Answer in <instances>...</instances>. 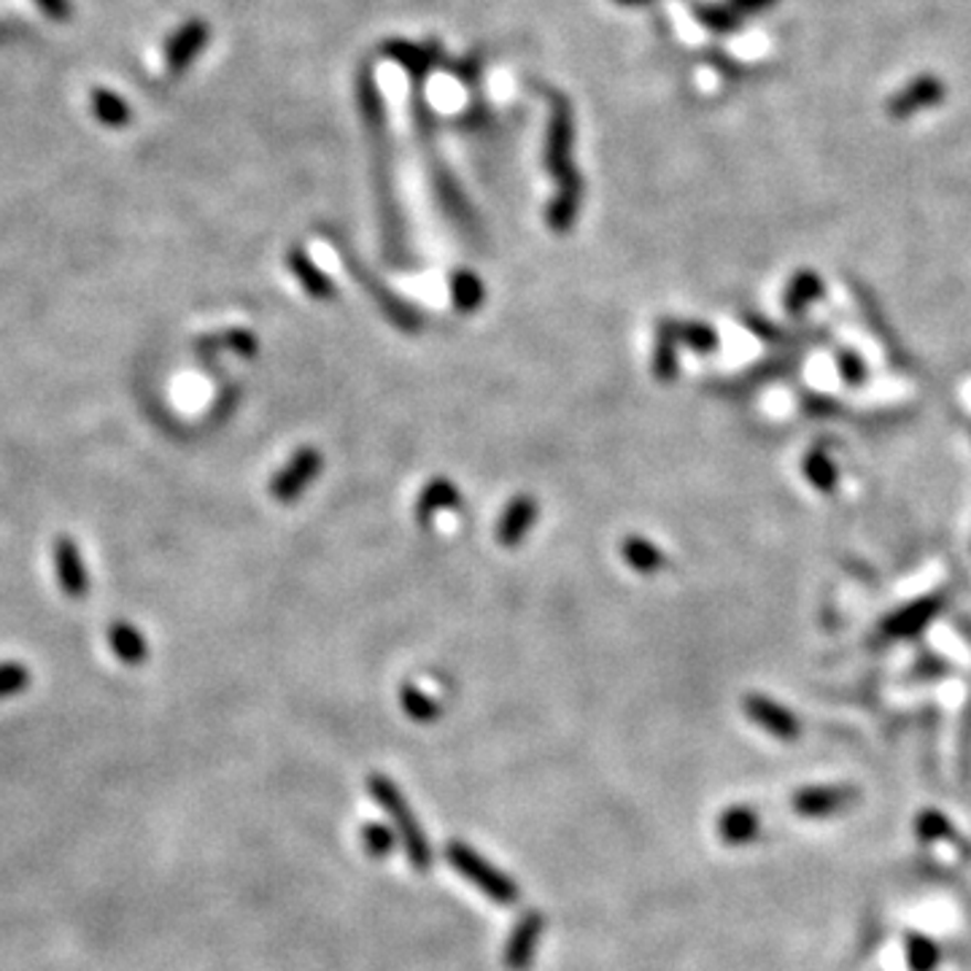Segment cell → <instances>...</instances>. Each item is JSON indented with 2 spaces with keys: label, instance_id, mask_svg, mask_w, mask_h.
I'll use <instances>...</instances> for the list:
<instances>
[{
  "label": "cell",
  "instance_id": "cell-1",
  "mask_svg": "<svg viewBox=\"0 0 971 971\" xmlns=\"http://www.w3.org/2000/svg\"><path fill=\"white\" fill-rule=\"evenodd\" d=\"M357 103H359V114H362L365 122V133H368L372 146V168H376V173H372V184H376V194H378L383 238H387L392 254L402 256V249H405V228H402L400 205H397V194H394L392 144H389L387 106H383L376 73H372V68H368V65L359 71Z\"/></svg>",
  "mask_w": 971,
  "mask_h": 971
},
{
  "label": "cell",
  "instance_id": "cell-2",
  "mask_svg": "<svg viewBox=\"0 0 971 971\" xmlns=\"http://www.w3.org/2000/svg\"><path fill=\"white\" fill-rule=\"evenodd\" d=\"M368 793L372 796V802L383 810V815L392 821V828L397 840H400V847L405 851V858L408 864H411V869L419 872V875L432 872L435 853H432L430 840H426L424 828H421L416 812H413L405 793L397 788L392 778H387V774L381 772H372L368 778Z\"/></svg>",
  "mask_w": 971,
  "mask_h": 971
},
{
  "label": "cell",
  "instance_id": "cell-3",
  "mask_svg": "<svg viewBox=\"0 0 971 971\" xmlns=\"http://www.w3.org/2000/svg\"><path fill=\"white\" fill-rule=\"evenodd\" d=\"M572 140H576L572 108L564 97H556L546 136V170L559 184L556 194L583 203V179H580L576 162H572Z\"/></svg>",
  "mask_w": 971,
  "mask_h": 971
},
{
  "label": "cell",
  "instance_id": "cell-4",
  "mask_svg": "<svg viewBox=\"0 0 971 971\" xmlns=\"http://www.w3.org/2000/svg\"><path fill=\"white\" fill-rule=\"evenodd\" d=\"M445 861L456 875L467 879L475 890L486 896L488 901L499 907H513L521 901V888L510 875H505L499 866H494L486 856H481L475 847H469L464 840H451L443 851Z\"/></svg>",
  "mask_w": 971,
  "mask_h": 971
},
{
  "label": "cell",
  "instance_id": "cell-5",
  "mask_svg": "<svg viewBox=\"0 0 971 971\" xmlns=\"http://www.w3.org/2000/svg\"><path fill=\"white\" fill-rule=\"evenodd\" d=\"M861 802V791L851 783H808L791 793L788 804L804 821H828L845 815Z\"/></svg>",
  "mask_w": 971,
  "mask_h": 971
},
{
  "label": "cell",
  "instance_id": "cell-6",
  "mask_svg": "<svg viewBox=\"0 0 971 971\" xmlns=\"http://www.w3.org/2000/svg\"><path fill=\"white\" fill-rule=\"evenodd\" d=\"M742 713L750 724L759 726L761 731H767L772 740L785 745L802 740V720L796 718V713L788 710L783 701L772 699V696L748 694L742 699Z\"/></svg>",
  "mask_w": 971,
  "mask_h": 971
},
{
  "label": "cell",
  "instance_id": "cell-7",
  "mask_svg": "<svg viewBox=\"0 0 971 971\" xmlns=\"http://www.w3.org/2000/svg\"><path fill=\"white\" fill-rule=\"evenodd\" d=\"M542 933H546V915L537 912V909H527V912L513 923L508 939H505V950H503L505 969L529 971L537 956V944L542 942Z\"/></svg>",
  "mask_w": 971,
  "mask_h": 971
},
{
  "label": "cell",
  "instance_id": "cell-8",
  "mask_svg": "<svg viewBox=\"0 0 971 971\" xmlns=\"http://www.w3.org/2000/svg\"><path fill=\"white\" fill-rule=\"evenodd\" d=\"M321 464H324L321 454L316 448H310V445L295 451V456L286 462V467L278 469L276 478L271 481L273 499H276V503H281V505L297 503L305 488H308L316 481Z\"/></svg>",
  "mask_w": 971,
  "mask_h": 971
},
{
  "label": "cell",
  "instance_id": "cell-9",
  "mask_svg": "<svg viewBox=\"0 0 971 971\" xmlns=\"http://www.w3.org/2000/svg\"><path fill=\"white\" fill-rule=\"evenodd\" d=\"M763 832V817L761 810L753 808L748 802H737L729 804V808L720 810L718 821H716V834L718 840L724 842L726 847H750L759 842V836Z\"/></svg>",
  "mask_w": 971,
  "mask_h": 971
},
{
  "label": "cell",
  "instance_id": "cell-10",
  "mask_svg": "<svg viewBox=\"0 0 971 971\" xmlns=\"http://www.w3.org/2000/svg\"><path fill=\"white\" fill-rule=\"evenodd\" d=\"M209 35L211 30L203 20H189L170 35L168 44H165V68H168L170 76H181V73L189 71V65L203 54Z\"/></svg>",
  "mask_w": 971,
  "mask_h": 971
},
{
  "label": "cell",
  "instance_id": "cell-11",
  "mask_svg": "<svg viewBox=\"0 0 971 971\" xmlns=\"http://www.w3.org/2000/svg\"><path fill=\"white\" fill-rule=\"evenodd\" d=\"M944 101V82L937 76L912 78L888 101V114L894 119H909V116L928 112Z\"/></svg>",
  "mask_w": 971,
  "mask_h": 971
},
{
  "label": "cell",
  "instance_id": "cell-12",
  "mask_svg": "<svg viewBox=\"0 0 971 971\" xmlns=\"http://www.w3.org/2000/svg\"><path fill=\"white\" fill-rule=\"evenodd\" d=\"M54 572H57L60 589L71 597V600H82L89 591V572L84 567L82 551L73 542V537L60 535L54 542Z\"/></svg>",
  "mask_w": 971,
  "mask_h": 971
},
{
  "label": "cell",
  "instance_id": "cell-13",
  "mask_svg": "<svg viewBox=\"0 0 971 971\" xmlns=\"http://www.w3.org/2000/svg\"><path fill=\"white\" fill-rule=\"evenodd\" d=\"M537 521V499L529 494H518L516 499L505 508L503 518L497 524V542L503 548H516L521 546L524 537Z\"/></svg>",
  "mask_w": 971,
  "mask_h": 971
},
{
  "label": "cell",
  "instance_id": "cell-14",
  "mask_svg": "<svg viewBox=\"0 0 971 971\" xmlns=\"http://www.w3.org/2000/svg\"><path fill=\"white\" fill-rule=\"evenodd\" d=\"M460 488H456L451 481L445 478H435L430 486L421 492L419 503H416V518L421 527H432L435 524V516L440 510H454L460 508Z\"/></svg>",
  "mask_w": 971,
  "mask_h": 971
},
{
  "label": "cell",
  "instance_id": "cell-15",
  "mask_svg": "<svg viewBox=\"0 0 971 971\" xmlns=\"http://www.w3.org/2000/svg\"><path fill=\"white\" fill-rule=\"evenodd\" d=\"M108 643H112L116 658L130 664V667H138V664H144L146 656H149L146 637L136 626L127 624V621H114V624L108 626Z\"/></svg>",
  "mask_w": 971,
  "mask_h": 971
},
{
  "label": "cell",
  "instance_id": "cell-16",
  "mask_svg": "<svg viewBox=\"0 0 971 971\" xmlns=\"http://www.w3.org/2000/svg\"><path fill=\"white\" fill-rule=\"evenodd\" d=\"M289 271L300 278L305 292H308L314 300H333L335 297L333 278H329L327 273H321L303 249H292L289 252Z\"/></svg>",
  "mask_w": 971,
  "mask_h": 971
},
{
  "label": "cell",
  "instance_id": "cell-17",
  "mask_svg": "<svg viewBox=\"0 0 971 971\" xmlns=\"http://www.w3.org/2000/svg\"><path fill=\"white\" fill-rule=\"evenodd\" d=\"M942 948L937 939L920 931H909L904 937V963L909 971H937L942 967Z\"/></svg>",
  "mask_w": 971,
  "mask_h": 971
},
{
  "label": "cell",
  "instance_id": "cell-18",
  "mask_svg": "<svg viewBox=\"0 0 971 971\" xmlns=\"http://www.w3.org/2000/svg\"><path fill=\"white\" fill-rule=\"evenodd\" d=\"M677 321H662L656 335V351H653V376L658 381H672L677 376Z\"/></svg>",
  "mask_w": 971,
  "mask_h": 971
},
{
  "label": "cell",
  "instance_id": "cell-19",
  "mask_svg": "<svg viewBox=\"0 0 971 971\" xmlns=\"http://www.w3.org/2000/svg\"><path fill=\"white\" fill-rule=\"evenodd\" d=\"M912 832L915 840L920 845H939V842H950L956 840V826H952L950 815H944L939 808H923L915 815L912 823Z\"/></svg>",
  "mask_w": 971,
  "mask_h": 971
},
{
  "label": "cell",
  "instance_id": "cell-20",
  "mask_svg": "<svg viewBox=\"0 0 971 971\" xmlns=\"http://www.w3.org/2000/svg\"><path fill=\"white\" fill-rule=\"evenodd\" d=\"M621 556H624V561L632 567V570L643 572V576H656V572L664 570V564H667L664 553L658 551L651 540L637 535L624 537V542H621Z\"/></svg>",
  "mask_w": 971,
  "mask_h": 971
},
{
  "label": "cell",
  "instance_id": "cell-21",
  "mask_svg": "<svg viewBox=\"0 0 971 971\" xmlns=\"http://www.w3.org/2000/svg\"><path fill=\"white\" fill-rule=\"evenodd\" d=\"M383 52H387V57H392L394 63H400L402 68L416 78V82H421V78L432 71V60H435V52H432V49L408 44V41H387Z\"/></svg>",
  "mask_w": 971,
  "mask_h": 971
},
{
  "label": "cell",
  "instance_id": "cell-22",
  "mask_svg": "<svg viewBox=\"0 0 971 971\" xmlns=\"http://www.w3.org/2000/svg\"><path fill=\"white\" fill-rule=\"evenodd\" d=\"M400 707L413 724H435L443 716V707L437 699H432L430 694L421 692L413 683H402L400 688Z\"/></svg>",
  "mask_w": 971,
  "mask_h": 971
},
{
  "label": "cell",
  "instance_id": "cell-23",
  "mask_svg": "<svg viewBox=\"0 0 971 971\" xmlns=\"http://www.w3.org/2000/svg\"><path fill=\"white\" fill-rule=\"evenodd\" d=\"M486 289H484V281H481L475 273L469 271H456L451 276V300H454V308L462 310V314H475V310L484 305Z\"/></svg>",
  "mask_w": 971,
  "mask_h": 971
},
{
  "label": "cell",
  "instance_id": "cell-24",
  "mask_svg": "<svg viewBox=\"0 0 971 971\" xmlns=\"http://www.w3.org/2000/svg\"><path fill=\"white\" fill-rule=\"evenodd\" d=\"M359 842H362V851L376 861L389 858L400 847L394 828L387 826V823H365L359 828Z\"/></svg>",
  "mask_w": 971,
  "mask_h": 971
},
{
  "label": "cell",
  "instance_id": "cell-25",
  "mask_svg": "<svg viewBox=\"0 0 971 971\" xmlns=\"http://www.w3.org/2000/svg\"><path fill=\"white\" fill-rule=\"evenodd\" d=\"M696 20H699L701 28L713 30V33H735L742 24V17L729 3L696 6Z\"/></svg>",
  "mask_w": 971,
  "mask_h": 971
},
{
  "label": "cell",
  "instance_id": "cell-26",
  "mask_svg": "<svg viewBox=\"0 0 971 971\" xmlns=\"http://www.w3.org/2000/svg\"><path fill=\"white\" fill-rule=\"evenodd\" d=\"M93 112L97 119L108 127H125L127 122H130V108H127V103L116 93H112V89H95Z\"/></svg>",
  "mask_w": 971,
  "mask_h": 971
},
{
  "label": "cell",
  "instance_id": "cell-27",
  "mask_svg": "<svg viewBox=\"0 0 971 971\" xmlns=\"http://www.w3.org/2000/svg\"><path fill=\"white\" fill-rule=\"evenodd\" d=\"M677 338H680L683 346H688L696 353H713L718 348L716 329L707 327L705 321L677 324Z\"/></svg>",
  "mask_w": 971,
  "mask_h": 971
},
{
  "label": "cell",
  "instance_id": "cell-28",
  "mask_svg": "<svg viewBox=\"0 0 971 971\" xmlns=\"http://www.w3.org/2000/svg\"><path fill=\"white\" fill-rule=\"evenodd\" d=\"M821 292H823L821 278H817L815 273H799V276H793L791 286H788L785 292V308L791 310V314H799V310H802L804 305H810L812 297H817Z\"/></svg>",
  "mask_w": 971,
  "mask_h": 971
},
{
  "label": "cell",
  "instance_id": "cell-29",
  "mask_svg": "<svg viewBox=\"0 0 971 971\" xmlns=\"http://www.w3.org/2000/svg\"><path fill=\"white\" fill-rule=\"evenodd\" d=\"M30 686V669L20 662H0V699L22 694Z\"/></svg>",
  "mask_w": 971,
  "mask_h": 971
},
{
  "label": "cell",
  "instance_id": "cell-30",
  "mask_svg": "<svg viewBox=\"0 0 971 971\" xmlns=\"http://www.w3.org/2000/svg\"><path fill=\"white\" fill-rule=\"evenodd\" d=\"M804 473H808V478L812 481V486L815 488H823V492H826V488H832V484H834V467H832V462H828V456L823 454H812L808 462H804Z\"/></svg>",
  "mask_w": 971,
  "mask_h": 971
},
{
  "label": "cell",
  "instance_id": "cell-31",
  "mask_svg": "<svg viewBox=\"0 0 971 971\" xmlns=\"http://www.w3.org/2000/svg\"><path fill=\"white\" fill-rule=\"evenodd\" d=\"M774 3H778V0H729V6L740 17H745V14H761V11L772 9Z\"/></svg>",
  "mask_w": 971,
  "mask_h": 971
},
{
  "label": "cell",
  "instance_id": "cell-32",
  "mask_svg": "<svg viewBox=\"0 0 971 971\" xmlns=\"http://www.w3.org/2000/svg\"><path fill=\"white\" fill-rule=\"evenodd\" d=\"M35 3H39L41 11L52 17V20H65V17L71 14L68 0H35Z\"/></svg>",
  "mask_w": 971,
  "mask_h": 971
},
{
  "label": "cell",
  "instance_id": "cell-33",
  "mask_svg": "<svg viewBox=\"0 0 971 971\" xmlns=\"http://www.w3.org/2000/svg\"><path fill=\"white\" fill-rule=\"evenodd\" d=\"M619 6H629V9H640V6L653 3V0H615Z\"/></svg>",
  "mask_w": 971,
  "mask_h": 971
}]
</instances>
